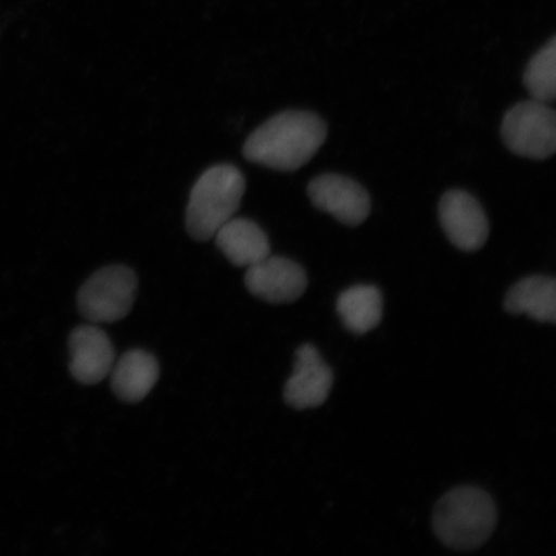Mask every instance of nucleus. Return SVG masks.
<instances>
[{
    "instance_id": "f257e3e1",
    "label": "nucleus",
    "mask_w": 556,
    "mask_h": 556,
    "mask_svg": "<svg viewBox=\"0 0 556 556\" xmlns=\"http://www.w3.org/2000/svg\"><path fill=\"white\" fill-rule=\"evenodd\" d=\"M328 137L326 123L308 111H283L256 128L243 144L249 162L280 172L302 168Z\"/></svg>"
},
{
    "instance_id": "f03ea898",
    "label": "nucleus",
    "mask_w": 556,
    "mask_h": 556,
    "mask_svg": "<svg viewBox=\"0 0 556 556\" xmlns=\"http://www.w3.org/2000/svg\"><path fill=\"white\" fill-rule=\"evenodd\" d=\"M496 523L495 503L489 493L476 486H458L447 492L433 511L437 538L457 552H471L484 545Z\"/></svg>"
},
{
    "instance_id": "7ed1b4c3",
    "label": "nucleus",
    "mask_w": 556,
    "mask_h": 556,
    "mask_svg": "<svg viewBox=\"0 0 556 556\" xmlns=\"http://www.w3.org/2000/svg\"><path fill=\"white\" fill-rule=\"evenodd\" d=\"M247 182L239 168L219 164L208 168L194 184L187 206V231L194 240L207 241L238 213Z\"/></svg>"
},
{
    "instance_id": "20e7f679",
    "label": "nucleus",
    "mask_w": 556,
    "mask_h": 556,
    "mask_svg": "<svg viewBox=\"0 0 556 556\" xmlns=\"http://www.w3.org/2000/svg\"><path fill=\"white\" fill-rule=\"evenodd\" d=\"M138 278L134 269L109 266L97 270L83 285L78 294L81 316L90 324H114L134 308Z\"/></svg>"
},
{
    "instance_id": "39448f33",
    "label": "nucleus",
    "mask_w": 556,
    "mask_h": 556,
    "mask_svg": "<svg viewBox=\"0 0 556 556\" xmlns=\"http://www.w3.org/2000/svg\"><path fill=\"white\" fill-rule=\"evenodd\" d=\"M502 137L513 154L532 160H546L556 150V115L548 103L523 101L504 116Z\"/></svg>"
},
{
    "instance_id": "423d86ee",
    "label": "nucleus",
    "mask_w": 556,
    "mask_h": 556,
    "mask_svg": "<svg viewBox=\"0 0 556 556\" xmlns=\"http://www.w3.org/2000/svg\"><path fill=\"white\" fill-rule=\"evenodd\" d=\"M440 222L452 245L463 252H477L490 236L489 219L479 201L463 190H451L440 201Z\"/></svg>"
},
{
    "instance_id": "0eeeda50",
    "label": "nucleus",
    "mask_w": 556,
    "mask_h": 556,
    "mask_svg": "<svg viewBox=\"0 0 556 556\" xmlns=\"http://www.w3.org/2000/svg\"><path fill=\"white\" fill-rule=\"evenodd\" d=\"M308 197L319 211L345 226H359L370 214V197L364 187L340 174H323L313 179Z\"/></svg>"
},
{
    "instance_id": "6e6552de",
    "label": "nucleus",
    "mask_w": 556,
    "mask_h": 556,
    "mask_svg": "<svg viewBox=\"0 0 556 556\" xmlns=\"http://www.w3.org/2000/svg\"><path fill=\"white\" fill-rule=\"evenodd\" d=\"M247 269L245 285L250 293L270 304L293 303L308 287L302 266L283 256L268 255Z\"/></svg>"
},
{
    "instance_id": "1a4fd4ad",
    "label": "nucleus",
    "mask_w": 556,
    "mask_h": 556,
    "mask_svg": "<svg viewBox=\"0 0 556 556\" xmlns=\"http://www.w3.org/2000/svg\"><path fill=\"white\" fill-rule=\"evenodd\" d=\"M333 374L312 344L296 351L294 372L283 389L285 402L291 408L308 409L324 405L329 399Z\"/></svg>"
},
{
    "instance_id": "9d476101",
    "label": "nucleus",
    "mask_w": 556,
    "mask_h": 556,
    "mask_svg": "<svg viewBox=\"0 0 556 556\" xmlns=\"http://www.w3.org/2000/svg\"><path fill=\"white\" fill-rule=\"evenodd\" d=\"M70 372L80 384L106 379L115 364V348L108 333L94 324L76 328L68 339Z\"/></svg>"
},
{
    "instance_id": "9b49d317",
    "label": "nucleus",
    "mask_w": 556,
    "mask_h": 556,
    "mask_svg": "<svg viewBox=\"0 0 556 556\" xmlns=\"http://www.w3.org/2000/svg\"><path fill=\"white\" fill-rule=\"evenodd\" d=\"M111 388L117 399L128 403L143 401L155 388L160 365L155 356L142 350H131L115 361Z\"/></svg>"
},
{
    "instance_id": "f8f14e48",
    "label": "nucleus",
    "mask_w": 556,
    "mask_h": 556,
    "mask_svg": "<svg viewBox=\"0 0 556 556\" xmlns=\"http://www.w3.org/2000/svg\"><path fill=\"white\" fill-rule=\"evenodd\" d=\"M214 238L220 252L235 267L248 268L270 255L266 232L250 219H229Z\"/></svg>"
},
{
    "instance_id": "ddd939ff",
    "label": "nucleus",
    "mask_w": 556,
    "mask_h": 556,
    "mask_svg": "<svg viewBox=\"0 0 556 556\" xmlns=\"http://www.w3.org/2000/svg\"><path fill=\"white\" fill-rule=\"evenodd\" d=\"M505 309L511 315H527L539 323L556 321V282L547 276H530L507 291Z\"/></svg>"
},
{
    "instance_id": "4468645a",
    "label": "nucleus",
    "mask_w": 556,
    "mask_h": 556,
    "mask_svg": "<svg viewBox=\"0 0 556 556\" xmlns=\"http://www.w3.org/2000/svg\"><path fill=\"white\" fill-rule=\"evenodd\" d=\"M337 311L346 330L356 336L378 328L382 318V295L372 285H356L343 291Z\"/></svg>"
},
{
    "instance_id": "2eb2a0df",
    "label": "nucleus",
    "mask_w": 556,
    "mask_h": 556,
    "mask_svg": "<svg viewBox=\"0 0 556 556\" xmlns=\"http://www.w3.org/2000/svg\"><path fill=\"white\" fill-rule=\"evenodd\" d=\"M525 87L532 100L551 103L556 96V38L533 55L526 67Z\"/></svg>"
}]
</instances>
